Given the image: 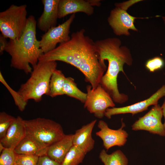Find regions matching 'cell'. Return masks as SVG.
Masks as SVG:
<instances>
[{
  "label": "cell",
  "mask_w": 165,
  "mask_h": 165,
  "mask_svg": "<svg viewBox=\"0 0 165 165\" xmlns=\"http://www.w3.org/2000/svg\"><path fill=\"white\" fill-rule=\"evenodd\" d=\"M82 29L72 33L68 41L60 44L53 50L40 56L38 61H61L76 68L86 82L95 89L100 84L106 66L100 62L94 42Z\"/></svg>",
  "instance_id": "6da1fadb"
},
{
  "label": "cell",
  "mask_w": 165,
  "mask_h": 165,
  "mask_svg": "<svg viewBox=\"0 0 165 165\" xmlns=\"http://www.w3.org/2000/svg\"><path fill=\"white\" fill-rule=\"evenodd\" d=\"M94 43L101 63L106 66L105 61L107 60L108 62L107 71L102 77L100 84L114 102L119 104L126 102L128 97L119 92L117 80L120 72L125 74L124 65L126 64L131 66L132 64L133 60L129 49L122 46L121 40L116 37L97 40Z\"/></svg>",
  "instance_id": "7a4b0ae2"
},
{
  "label": "cell",
  "mask_w": 165,
  "mask_h": 165,
  "mask_svg": "<svg viewBox=\"0 0 165 165\" xmlns=\"http://www.w3.org/2000/svg\"><path fill=\"white\" fill-rule=\"evenodd\" d=\"M37 21L32 15L28 17L25 30L18 39H9L5 51L11 57L10 66L22 70L28 75L31 72L32 67L37 64L43 53L36 36Z\"/></svg>",
  "instance_id": "3957f363"
},
{
  "label": "cell",
  "mask_w": 165,
  "mask_h": 165,
  "mask_svg": "<svg viewBox=\"0 0 165 165\" xmlns=\"http://www.w3.org/2000/svg\"><path fill=\"white\" fill-rule=\"evenodd\" d=\"M57 65L56 61H38L32 67L30 76L17 91L25 101L38 102L44 95L49 96L50 79Z\"/></svg>",
  "instance_id": "277c9868"
},
{
  "label": "cell",
  "mask_w": 165,
  "mask_h": 165,
  "mask_svg": "<svg viewBox=\"0 0 165 165\" xmlns=\"http://www.w3.org/2000/svg\"><path fill=\"white\" fill-rule=\"evenodd\" d=\"M27 7L25 4H12L0 13V31L5 38L16 40L21 37L28 21Z\"/></svg>",
  "instance_id": "5b68a950"
},
{
  "label": "cell",
  "mask_w": 165,
  "mask_h": 165,
  "mask_svg": "<svg viewBox=\"0 0 165 165\" xmlns=\"http://www.w3.org/2000/svg\"><path fill=\"white\" fill-rule=\"evenodd\" d=\"M24 122L27 135L49 147L62 139L65 135L59 123L42 118L25 120Z\"/></svg>",
  "instance_id": "8992f818"
},
{
  "label": "cell",
  "mask_w": 165,
  "mask_h": 165,
  "mask_svg": "<svg viewBox=\"0 0 165 165\" xmlns=\"http://www.w3.org/2000/svg\"><path fill=\"white\" fill-rule=\"evenodd\" d=\"M87 96L84 108L95 117L101 119L106 110L115 105L112 97L100 84L95 89L90 85L86 87Z\"/></svg>",
  "instance_id": "52a82bcc"
},
{
  "label": "cell",
  "mask_w": 165,
  "mask_h": 165,
  "mask_svg": "<svg viewBox=\"0 0 165 165\" xmlns=\"http://www.w3.org/2000/svg\"><path fill=\"white\" fill-rule=\"evenodd\" d=\"M75 17V14H72L64 22L51 28L42 35L39 46L43 54L54 50L58 43L67 42L70 39V27Z\"/></svg>",
  "instance_id": "ba28073f"
},
{
  "label": "cell",
  "mask_w": 165,
  "mask_h": 165,
  "mask_svg": "<svg viewBox=\"0 0 165 165\" xmlns=\"http://www.w3.org/2000/svg\"><path fill=\"white\" fill-rule=\"evenodd\" d=\"M163 113L158 104L153 105L143 116L139 118L132 126V130H145L151 133L165 136V130L162 123Z\"/></svg>",
  "instance_id": "9c48e42d"
},
{
  "label": "cell",
  "mask_w": 165,
  "mask_h": 165,
  "mask_svg": "<svg viewBox=\"0 0 165 165\" xmlns=\"http://www.w3.org/2000/svg\"><path fill=\"white\" fill-rule=\"evenodd\" d=\"M144 18L130 15L127 10L116 7L111 11L108 18V24L114 33L117 35H130L129 30L138 31L134 24L135 19Z\"/></svg>",
  "instance_id": "30bf717a"
},
{
  "label": "cell",
  "mask_w": 165,
  "mask_h": 165,
  "mask_svg": "<svg viewBox=\"0 0 165 165\" xmlns=\"http://www.w3.org/2000/svg\"><path fill=\"white\" fill-rule=\"evenodd\" d=\"M125 126L122 121L121 127L118 130H113L109 128L104 121L101 120L99 121L97 127L100 130L96 133V134L102 140L103 145L107 151L113 146L121 147L125 144L128 134L123 129Z\"/></svg>",
  "instance_id": "8fae6325"
},
{
  "label": "cell",
  "mask_w": 165,
  "mask_h": 165,
  "mask_svg": "<svg viewBox=\"0 0 165 165\" xmlns=\"http://www.w3.org/2000/svg\"><path fill=\"white\" fill-rule=\"evenodd\" d=\"M165 96V85L163 86L148 98L130 105L108 108L105 116L109 119L114 115L130 113L133 116L148 109L149 106L158 104V101Z\"/></svg>",
  "instance_id": "7c38bea8"
},
{
  "label": "cell",
  "mask_w": 165,
  "mask_h": 165,
  "mask_svg": "<svg viewBox=\"0 0 165 165\" xmlns=\"http://www.w3.org/2000/svg\"><path fill=\"white\" fill-rule=\"evenodd\" d=\"M26 135L24 119L18 116L10 125L5 136L0 139V142L6 148L14 150Z\"/></svg>",
  "instance_id": "4fadbf2b"
},
{
  "label": "cell",
  "mask_w": 165,
  "mask_h": 165,
  "mask_svg": "<svg viewBox=\"0 0 165 165\" xmlns=\"http://www.w3.org/2000/svg\"><path fill=\"white\" fill-rule=\"evenodd\" d=\"M59 0H42L43 12L38 18L37 26L41 31L46 32L56 26L58 17V7Z\"/></svg>",
  "instance_id": "5bb4252c"
},
{
  "label": "cell",
  "mask_w": 165,
  "mask_h": 165,
  "mask_svg": "<svg viewBox=\"0 0 165 165\" xmlns=\"http://www.w3.org/2000/svg\"><path fill=\"white\" fill-rule=\"evenodd\" d=\"M77 12H82L88 16H91L94 13V8L88 0H59L58 7V19Z\"/></svg>",
  "instance_id": "9a60e30c"
},
{
  "label": "cell",
  "mask_w": 165,
  "mask_h": 165,
  "mask_svg": "<svg viewBox=\"0 0 165 165\" xmlns=\"http://www.w3.org/2000/svg\"><path fill=\"white\" fill-rule=\"evenodd\" d=\"M96 122L97 120L95 119L83 125L73 134V145L86 153L91 151L94 147L95 141L92 138V132Z\"/></svg>",
  "instance_id": "2e32d148"
},
{
  "label": "cell",
  "mask_w": 165,
  "mask_h": 165,
  "mask_svg": "<svg viewBox=\"0 0 165 165\" xmlns=\"http://www.w3.org/2000/svg\"><path fill=\"white\" fill-rule=\"evenodd\" d=\"M48 148L34 138L27 135L14 151L17 154L32 155L40 157L46 155Z\"/></svg>",
  "instance_id": "e0dca14e"
},
{
  "label": "cell",
  "mask_w": 165,
  "mask_h": 165,
  "mask_svg": "<svg viewBox=\"0 0 165 165\" xmlns=\"http://www.w3.org/2000/svg\"><path fill=\"white\" fill-rule=\"evenodd\" d=\"M73 134H65L61 140L49 146L46 156L61 164L73 145Z\"/></svg>",
  "instance_id": "ac0fdd59"
},
{
  "label": "cell",
  "mask_w": 165,
  "mask_h": 165,
  "mask_svg": "<svg viewBox=\"0 0 165 165\" xmlns=\"http://www.w3.org/2000/svg\"><path fill=\"white\" fill-rule=\"evenodd\" d=\"M66 78L61 70L57 69L54 71L50 79L49 96L54 97L64 95L63 87Z\"/></svg>",
  "instance_id": "d6986e66"
},
{
  "label": "cell",
  "mask_w": 165,
  "mask_h": 165,
  "mask_svg": "<svg viewBox=\"0 0 165 165\" xmlns=\"http://www.w3.org/2000/svg\"><path fill=\"white\" fill-rule=\"evenodd\" d=\"M99 158L104 165H128V164L127 158L120 150L109 154L103 149L99 153Z\"/></svg>",
  "instance_id": "ffe728a7"
},
{
  "label": "cell",
  "mask_w": 165,
  "mask_h": 165,
  "mask_svg": "<svg viewBox=\"0 0 165 165\" xmlns=\"http://www.w3.org/2000/svg\"><path fill=\"white\" fill-rule=\"evenodd\" d=\"M64 95L74 98L84 103L87 94L81 91L78 87L73 78L71 77L66 78L63 87Z\"/></svg>",
  "instance_id": "44dd1931"
},
{
  "label": "cell",
  "mask_w": 165,
  "mask_h": 165,
  "mask_svg": "<svg viewBox=\"0 0 165 165\" xmlns=\"http://www.w3.org/2000/svg\"><path fill=\"white\" fill-rule=\"evenodd\" d=\"M86 153L73 145L66 155L61 165H78L82 162Z\"/></svg>",
  "instance_id": "7402d4cb"
},
{
  "label": "cell",
  "mask_w": 165,
  "mask_h": 165,
  "mask_svg": "<svg viewBox=\"0 0 165 165\" xmlns=\"http://www.w3.org/2000/svg\"><path fill=\"white\" fill-rule=\"evenodd\" d=\"M0 81L9 92L13 97L16 105L19 110L21 112L23 111L26 108L28 102L24 99L18 91H16L9 86L5 80L1 72H0Z\"/></svg>",
  "instance_id": "603a6c76"
},
{
  "label": "cell",
  "mask_w": 165,
  "mask_h": 165,
  "mask_svg": "<svg viewBox=\"0 0 165 165\" xmlns=\"http://www.w3.org/2000/svg\"><path fill=\"white\" fill-rule=\"evenodd\" d=\"M16 118L5 112L0 113V139L5 135L10 125Z\"/></svg>",
  "instance_id": "cb8c5ba5"
},
{
  "label": "cell",
  "mask_w": 165,
  "mask_h": 165,
  "mask_svg": "<svg viewBox=\"0 0 165 165\" xmlns=\"http://www.w3.org/2000/svg\"><path fill=\"white\" fill-rule=\"evenodd\" d=\"M39 158L34 155L16 153L15 163L18 165H37Z\"/></svg>",
  "instance_id": "d4e9b609"
},
{
  "label": "cell",
  "mask_w": 165,
  "mask_h": 165,
  "mask_svg": "<svg viewBox=\"0 0 165 165\" xmlns=\"http://www.w3.org/2000/svg\"><path fill=\"white\" fill-rule=\"evenodd\" d=\"M16 155L14 150L6 148L1 153L0 165H14Z\"/></svg>",
  "instance_id": "484cf974"
},
{
  "label": "cell",
  "mask_w": 165,
  "mask_h": 165,
  "mask_svg": "<svg viewBox=\"0 0 165 165\" xmlns=\"http://www.w3.org/2000/svg\"><path fill=\"white\" fill-rule=\"evenodd\" d=\"M164 65V61L162 58L156 57L147 61L145 66L150 72H153L162 68Z\"/></svg>",
  "instance_id": "4316f807"
},
{
  "label": "cell",
  "mask_w": 165,
  "mask_h": 165,
  "mask_svg": "<svg viewBox=\"0 0 165 165\" xmlns=\"http://www.w3.org/2000/svg\"><path fill=\"white\" fill-rule=\"evenodd\" d=\"M37 165H61V164L46 155L39 157Z\"/></svg>",
  "instance_id": "83f0119b"
},
{
  "label": "cell",
  "mask_w": 165,
  "mask_h": 165,
  "mask_svg": "<svg viewBox=\"0 0 165 165\" xmlns=\"http://www.w3.org/2000/svg\"><path fill=\"white\" fill-rule=\"evenodd\" d=\"M141 1V0H130L127 2H123L122 3H116L115 5L116 7L127 10L128 9L135 3Z\"/></svg>",
  "instance_id": "f1b7e54d"
},
{
  "label": "cell",
  "mask_w": 165,
  "mask_h": 165,
  "mask_svg": "<svg viewBox=\"0 0 165 165\" xmlns=\"http://www.w3.org/2000/svg\"><path fill=\"white\" fill-rule=\"evenodd\" d=\"M8 41L6 38L4 37L1 34L0 35V53L2 55L5 51V48L7 44Z\"/></svg>",
  "instance_id": "f546056e"
},
{
  "label": "cell",
  "mask_w": 165,
  "mask_h": 165,
  "mask_svg": "<svg viewBox=\"0 0 165 165\" xmlns=\"http://www.w3.org/2000/svg\"><path fill=\"white\" fill-rule=\"evenodd\" d=\"M88 1L92 6H100L101 4L100 0H88Z\"/></svg>",
  "instance_id": "4dcf8cb0"
},
{
  "label": "cell",
  "mask_w": 165,
  "mask_h": 165,
  "mask_svg": "<svg viewBox=\"0 0 165 165\" xmlns=\"http://www.w3.org/2000/svg\"><path fill=\"white\" fill-rule=\"evenodd\" d=\"M161 108L162 111L163 115L164 116L165 119V121L164 123L163 124V125L165 130V101L163 103L161 107Z\"/></svg>",
  "instance_id": "1f68e13d"
},
{
  "label": "cell",
  "mask_w": 165,
  "mask_h": 165,
  "mask_svg": "<svg viewBox=\"0 0 165 165\" xmlns=\"http://www.w3.org/2000/svg\"><path fill=\"white\" fill-rule=\"evenodd\" d=\"M6 148L0 142V153H1Z\"/></svg>",
  "instance_id": "d6a6232c"
},
{
  "label": "cell",
  "mask_w": 165,
  "mask_h": 165,
  "mask_svg": "<svg viewBox=\"0 0 165 165\" xmlns=\"http://www.w3.org/2000/svg\"><path fill=\"white\" fill-rule=\"evenodd\" d=\"M162 19L163 21L164 24L165 25V16L162 17Z\"/></svg>",
  "instance_id": "836d02e7"
},
{
  "label": "cell",
  "mask_w": 165,
  "mask_h": 165,
  "mask_svg": "<svg viewBox=\"0 0 165 165\" xmlns=\"http://www.w3.org/2000/svg\"><path fill=\"white\" fill-rule=\"evenodd\" d=\"M14 165H18L15 163Z\"/></svg>",
  "instance_id": "e575fe53"
}]
</instances>
